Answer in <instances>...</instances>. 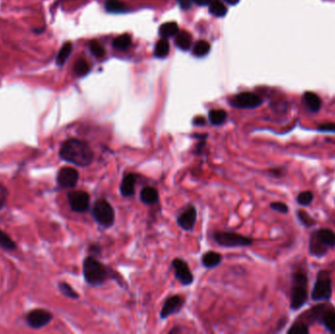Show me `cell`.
I'll list each match as a JSON object with an SVG mask.
<instances>
[{
	"label": "cell",
	"instance_id": "6da1fadb",
	"mask_svg": "<svg viewBox=\"0 0 335 334\" xmlns=\"http://www.w3.org/2000/svg\"><path fill=\"white\" fill-rule=\"evenodd\" d=\"M59 154L62 160L81 168L88 167L94 159V152L90 145L84 140L76 139H70L63 142Z\"/></svg>",
	"mask_w": 335,
	"mask_h": 334
},
{
	"label": "cell",
	"instance_id": "7a4b0ae2",
	"mask_svg": "<svg viewBox=\"0 0 335 334\" xmlns=\"http://www.w3.org/2000/svg\"><path fill=\"white\" fill-rule=\"evenodd\" d=\"M309 300V278L308 271L297 267L291 272L290 281V304L292 312L302 309Z\"/></svg>",
	"mask_w": 335,
	"mask_h": 334
},
{
	"label": "cell",
	"instance_id": "3957f363",
	"mask_svg": "<svg viewBox=\"0 0 335 334\" xmlns=\"http://www.w3.org/2000/svg\"><path fill=\"white\" fill-rule=\"evenodd\" d=\"M84 277L87 284L91 286H100L109 279H113L114 270L103 265L97 259L89 256L84 261Z\"/></svg>",
	"mask_w": 335,
	"mask_h": 334
},
{
	"label": "cell",
	"instance_id": "277c9868",
	"mask_svg": "<svg viewBox=\"0 0 335 334\" xmlns=\"http://www.w3.org/2000/svg\"><path fill=\"white\" fill-rule=\"evenodd\" d=\"M332 297V279L330 271L321 269L317 273V278L311 291V299L314 303L329 302Z\"/></svg>",
	"mask_w": 335,
	"mask_h": 334
},
{
	"label": "cell",
	"instance_id": "5b68a950",
	"mask_svg": "<svg viewBox=\"0 0 335 334\" xmlns=\"http://www.w3.org/2000/svg\"><path fill=\"white\" fill-rule=\"evenodd\" d=\"M91 215L98 225L104 228H110L115 224V210L106 199L100 198L95 201Z\"/></svg>",
	"mask_w": 335,
	"mask_h": 334
},
{
	"label": "cell",
	"instance_id": "8992f818",
	"mask_svg": "<svg viewBox=\"0 0 335 334\" xmlns=\"http://www.w3.org/2000/svg\"><path fill=\"white\" fill-rule=\"evenodd\" d=\"M213 237L216 244L223 247H248L254 242L251 237L239 234L234 231H216Z\"/></svg>",
	"mask_w": 335,
	"mask_h": 334
},
{
	"label": "cell",
	"instance_id": "52a82bcc",
	"mask_svg": "<svg viewBox=\"0 0 335 334\" xmlns=\"http://www.w3.org/2000/svg\"><path fill=\"white\" fill-rule=\"evenodd\" d=\"M68 201L71 209L76 213H85L90 206L89 194L83 190H75L68 194Z\"/></svg>",
	"mask_w": 335,
	"mask_h": 334
},
{
	"label": "cell",
	"instance_id": "ba28073f",
	"mask_svg": "<svg viewBox=\"0 0 335 334\" xmlns=\"http://www.w3.org/2000/svg\"><path fill=\"white\" fill-rule=\"evenodd\" d=\"M329 305L330 304L328 302H319L312 308L303 312L297 319L305 322L309 326L314 325V324H320L324 311L328 308Z\"/></svg>",
	"mask_w": 335,
	"mask_h": 334
},
{
	"label": "cell",
	"instance_id": "9c48e42d",
	"mask_svg": "<svg viewBox=\"0 0 335 334\" xmlns=\"http://www.w3.org/2000/svg\"><path fill=\"white\" fill-rule=\"evenodd\" d=\"M263 101L261 97L253 92H241L233 97L230 104L238 109H255L262 105Z\"/></svg>",
	"mask_w": 335,
	"mask_h": 334
},
{
	"label": "cell",
	"instance_id": "30bf717a",
	"mask_svg": "<svg viewBox=\"0 0 335 334\" xmlns=\"http://www.w3.org/2000/svg\"><path fill=\"white\" fill-rule=\"evenodd\" d=\"M172 267L174 271L175 279L179 280L183 285L188 286L193 282V280H194L193 273L191 272V270L188 267V264L184 260L180 258L173 259V262H172Z\"/></svg>",
	"mask_w": 335,
	"mask_h": 334
},
{
	"label": "cell",
	"instance_id": "8fae6325",
	"mask_svg": "<svg viewBox=\"0 0 335 334\" xmlns=\"http://www.w3.org/2000/svg\"><path fill=\"white\" fill-rule=\"evenodd\" d=\"M80 173L76 169L64 167L60 169L57 174V183L61 188H73L78 182Z\"/></svg>",
	"mask_w": 335,
	"mask_h": 334
},
{
	"label": "cell",
	"instance_id": "7c38bea8",
	"mask_svg": "<svg viewBox=\"0 0 335 334\" xmlns=\"http://www.w3.org/2000/svg\"><path fill=\"white\" fill-rule=\"evenodd\" d=\"M197 221V210L194 205H189L176 217V223L185 231H192Z\"/></svg>",
	"mask_w": 335,
	"mask_h": 334
},
{
	"label": "cell",
	"instance_id": "4fadbf2b",
	"mask_svg": "<svg viewBox=\"0 0 335 334\" xmlns=\"http://www.w3.org/2000/svg\"><path fill=\"white\" fill-rule=\"evenodd\" d=\"M52 313L46 310L38 309L29 312L27 316V323L33 328H41L47 325L52 321Z\"/></svg>",
	"mask_w": 335,
	"mask_h": 334
},
{
	"label": "cell",
	"instance_id": "5bb4252c",
	"mask_svg": "<svg viewBox=\"0 0 335 334\" xmlns=\"http://www.w3.org/2000/svg\"><path fill=\"white\" fill-rule=\"evenodd\" d=\"M183 298L179 295H174L169 297L163 305L160 317L162 320H165L175 312H180L183 307Z\"/></svg>",
	"mask_w": 335,
	"mask_h": 334
},
{
	"label": "cell",
	"instance_id": "9a60e30c",
	"mask_svg": "<svg viewBox=\"0 0 335 334\" xmlns=\"http://www.w3.org/2000/svg\"><path fill=\"white\" fill-rule=\"evenodd\" d=\"M329 248L325 246L324 243L318 238L314 233V230L311 232L309 238V253L314 258H324L327 254Z\"/></svg>",
	"mask_w": 335,
	"mask_h": 334
},
{
	"label": "cell",
	"instance_id": "2e32d148",
	"mask_svg": "<svg viewBox=\"0 0 335 334\" xmlns=\"http://www.w3.org/2000/svg\"><path fill=\"white\" fill-rule=\"evenodd\" d=\"M137 176L135 173L130 172L126 174L120 186V192L124 197H131L135 193V183Z\"/></svg>",
	"mask_w": 335,
	"mask_h": 334
},
{
	"label": "cell",
	"instance_id": "e0dca14e",
	"mask_svg": "<svg viewBox=\"0 0 335 334\" xmlns=\"http://www.w3.org/2000/svg\"><path fill=\"white\" fill-rule=\"evenodd\" d=\"M320 324L323 325L329 333L335 334V308L331 304L324 311Z\"/></svg>",
	"mask_w": 335,
	"mask_h": 334
},
{
	"label": "cell",
	"instance_id": "ac0fdd59",
	"mask_svg": "<svg viewBox=\"0 0 335 334\" xmlns=\"http://www.w3.org/2000/svg\"><path fill=\"white\" fill-rule=\"evenodd\" d=\"M222 261H223V256L215 251L206 252L201 258L203 267L208 269H215L221 265Z\"/></svg>",
	"mask_w": 335,
	"mask_h": 334
},
{
	"label": "cell",
	"instance_id": "d6986e66",
	"mask_svg": "<svg viewBox=\"0 0 335 334\" xmlns=\"http://www.w3.org/2000/svg\"><path fill=\"white\" fill-rule=\"evenodd\" d=\"M303 103L312 113H318L322 107V100L314 92L306 91L303 94Z\"/></svg>",
	"mask_w": 335,
	"mask_h": 334
},
{
	"label": "cell",
	"instance_id": "ffe728a7",
	"mask_svg": "<svg viewBox=\"0 0 335 334\" xmlns=\"http://www.w3.org/2000/svg\"><path fill=\"white\" fill-rule=\"evenodd\" d=\"M140 198L141 202L144 204H156L159 201V192L153 186H145L141 189Z\"/></svg>",
	"mask_w": 335,
	"mask_h": 334
},
{
	"label": "cell",
	"instance_id": "44dd1931",
	"mask_svg": "<svg viewBox=\"0 0 335 334\" xmlns=\"http://www.w3.org/2000/svg\"><path fill=\"white\" fill-rule=\"evenodd\" d=\"M314 233L325 246L329 249L335 248V232L332 229L323 227L314 230Z\"/></svg>",
	"mask_w": 335,
	"mask_h": 334
},
{
	"label": "cell",
	"instance_id": "7402d4cb",
	"mask_svg": "<svg viewBox=\"0 0 335 334\" xmlns=\"http://www.w3.org/2000/svg\"><path fill=\"white\" fill-rule=\"evenodd\" d=\"M296 218H297L298 222L306 228H310V227H313L317 225V221L313 219V217L302 209H299L296 211Z\"/></svg>",
	"mask_w": 335,
	"mask_h": 334
},
{
	"label": "cell",
	"instance_id": "603a6c76",
	"mask_svg": "<svg viewBox=\"0 0 335 334\" xmlns=\"http://www.w3.org/2000/svg\"><path fill=\"white\" fill-rule=\"evenodd\" d=\"M208 117L213 126H221L227 121V114L225 110H211Z\"/></svg>",
	"mask_w": 335,
	"mask_h": 334
},
{
	"label": "cell",
	"instance_id": "cb8c5ba5",
	"mask_svg": "<svg viewBox=\"0 0 335 334\" xmlns=\"http://www.w3.org/2000/svg\"><path fill=\"white\" fill-rule=\"evenodd\" d=\"M309 327L310 326L305 322L297 319L290 325L289 329L287 330V334H309L310 333Z\"/></svg>",
	"mask_w": 335,
	"mask_h": 334
},
{
	"label": "cell",
	"instance_id": "d4e9b609",
	"mask_svg": "<svg viewBox=\"0 0 335 334\" xmlns=\"http://www.w3.org/2000/svg\"><path fill=\"white\" fill-rule=\"evenodd\" d=\"M73 50V44L71 43H66L63 44L61 47L60 51L58 52V55L56 57V64L58 66H63L65 64L66 61L68 60L69 56L72 53Z\"/></svg>",
	"mask_w": 335,
	"mask_h": 334
},
{
	"label": "cell",
	"instance_id": "484cf974",
	"mask_svg": "<svg viewBox=\"0 0 335 334\" xmlns=\"http://www.w3.org/2000/svg\"><path fill=\"white\" fill-rule=\"evenodd\" d=\"M175 44L182 50H188L191 46V35L187 32H178Z\"/></svg>",
	"mask_w": 335,
	"mask_h": 334
},
{
	"label": "cell",
	"instance_id": "4316f807",
	"mask_svg": "<svg viewBox=\"0 0 335 334\" xmlns=\"http://www.w3.org/2000/svg\"><path fill=\"white\" fill-rule=\"evenodd\" d=\"M179 32V27L176 23L173 22H169V23H165L163 24L159 30V33L160 35L163 36L164 38L166 37H171L175 34H178Z\"/></svg>",
	"mask_w": 335,
	"mask_h": 334
},
{
	"label": "cell",
	"instance_id": "83f0119b",
	"mask_svg": "<svg viewBox=\"0 0 335 334\" xmlns=\"http://www.w3.org/2000/svg\"><path fill=\"white\" fill-rule=\"evenodd\" d=\"M210 13L216 17H224L227 14V7L220 0H211L209 4Z\"/></svg>",
	"mask_w": 335,
	"mask_h": 334
},
{
	"label": "cell",
	"instance_id": "f1b7e54d",
	"mask_svg": "<svg viewBox=\"0 0 335 334\" xmlns=\"http://www.w3.org/2000/svg\"><path fill=\"white\" fill-rule=\"evenodd\" d=\"M313 199H314V195H313V191L305 190L297 195L296 202H297V204L300 205L302 207H307L313 203Z\"/></svg>",
	"mask_w": 335,
	"mask_h": 334
},
{
	"label": "cell",
	"instance_id": "f546056e",
	"mask_svg": "<svg viewBox=\"0 0 335 334\" xmlns=\"http://www.w3.org/2000/svg\"><path fill=\"white\" fill-rule=\"evenodd\" d=\"M170 51V44L166 38L159 41L155 45V56L158 58L166 57Z\"/></svg>",
	"mask_w": 335,
	"mask_h": 334
},
{
	"label": "cell",
	"instance_id": "4dcf8cb0",
	"mask_svg": "<svg viewBox=\"0 0 335 334\" xmlns=\"http://www.w3.org/2000/svg\"><path fill=\"white\" fill-rule=\"evenodd\" d=\"M105 7L106 10L111 13H121L127 10L125 4L120 0H107Z\"/></svg>",
	"mask_w": 335,
	"mask_h": 334
},
{
	"label": "cell",
	"instance_id": "1f68e13d",
	"mask_svg": "<svg viewBox=\"0 0 335 334\" xmlns=\"http://www.w3.org/2000/svg\"><path fill=\"white\" fill-rule=\"evenodd\" d=\"M130 43H131V41H130V36L129 34H122L114 41L113 45L116 49L125 50L130 46Z\"/></svg>",
	"mask_w": 335,
	"mask_h": 334
},
{
	"label": "cell",
	"instance_id": "d6a6232c",
	"mask_svg": "<svg viewBox=\"0 0 335 334\" xmlns=\"http://www.w3.org/2000/svg\"><path fill=\"white\" fill-rule=\"evenodd\" d=\"M210 51V44L205 41H200L195 43L193 54L197 57H203Z\"/></svg>",
	"mask_w": 335,
	"mask_h": 334
},
{
	"label": "cell",
	"instance_id": "836d02e7",
	"mask_svg": "<svg viewBox=\"0 0 335 334\" xmlns=\"http://www.w3.org/2000/svg\"><path fill=\"white\" fill-rule=\"evenodd\" d=\"M59 290L64 296L69 297L71 299H77L78 298V294L72 288V286L70 284H68L66 282H60L59 283Z\"/></svg>",
	"mask_w": 335,
	"mask_h": 334
},
{
	"label": "cell",
	"instance_id": "e575fe53",
	"mask_svg": "<svg viewBox=\"0 0 335 334\" xmlns=\"http://www.w3.org/2000/svg\"><path fill=\"white\" fill-rule=\"evenodd\" d=\"M74 72L78 76H84V75H87V73L89 72V66L87 64V61L84 59L77 60L75 64V67H74Z\"/></svg>",
	"mask_w": 335,
	"mask_h": 334
},
{
	"label": "cell",
	"instance_id": "d590c367",
	"mask_svg": "<svg viewBox=\"0 0 335 334\" xmlns=\"http://www.w3.org/2000/svg\"><path fill=\"white\" fill-rule=\"evenodd\" d=\"M0 246L4 249H7V250L16 249L15 242L12 240L8 234L3 232L1 229H0Z\"/></svg>",
	"mask_w": 335,
	"mask_h": 334
},
{
	"label": "cell",
	"instance_id": "8d00e7d4",
	"mask_svg": "<svg viewBox=\"0 0 335 334\" xmlns=\"http://www.w3.org/2000/svg\"><path fill=\"white\" fill-rule=\"evenodd\" d=\"M270 208L272 211H275L281 214H288L289 213V207L286 203L281 202V201H275L271 202L270 204Z\"/></svg>",
	"mask_w": 335,
	"mask_h": 334
},
{
	"label": "cell",
	"instance_id": "74e56055",
	"mask_svg": "<svg viewBox=\"0 0 335 334\" xmlns=\"http://www.w3.org/2000/svg\"><path fill=\"white\" fill-rule=\"evenodd\" d=\"M287 172V169L285 167H282V166H279V167H273V168H270L268 170V173L270 174L271 178H274V179H281L283 178Z\"/></svg>",
	"mask_w": 335,
	"mask_h": 334
},
{
	"label": "cell",
	"instance_id": "f35d334b",
	"mask_svg": "<svg viewBox=\"0 0 335 334\" xmlns=\"http://www.w3.org/2000/svg\"><path fill=\"white\" fill-rule=\"evenodd\" d=\"M89 47H90V50H91V52H92V54H93L94 56H96V57H101V56L104 55V52H105L104 47H103V45L99 43V42H97V41H92V42L90 43V44H89Z\"/></svg>",
	"mask_w": 335,
	"mask_h": 334
},
{
	"label": "cell",
	"instance_id": "ab89813d",
	"mask_svg": "<svg viewBox=\"0 0 335 334\" xmlns=\"http://www.w3.org/2000/svg\"><path fill=\"white\" fill-rule=\"evenodd\" d=\"M317 130L320 132H331L335 133V123H325L319 125L317 127Z\"/></svg>",
	"mask_w": 335,
	"mask_h": 334
},
{
	"label": "cell",
	"instance_id": "60d3db41",
	"mask_svg": "<svg viewBox=\"0 0 335 334\" xmlns=\"http://www.w3.org/2000/svg\"><path fill=\"white\" fill-rule=\"evenodd\" d=\"M6 199H7V190L4 186L0 184V209L6 203Z\"/></svg>",
	"mask_w": 335,
	"mask_h": 334
},
{
	"label": "cell",
	"instance_id": "b9f144b4",
	"mask_svg": "<svg viewBox=\"0 0 335 334\" xmlns=\"http://www.w3.org/2000/svg\"><path fill=\"white\" fill-rule=\"evenodd\" d=\"M176 1L179 2L181 8L184 9V10H186V9L190 8L191 2H192V0H176Z\"/></svg>",
	"mask_w": 335,
	"mask_h": 334
},
{
	"label": "cell",
	"instance_id": "7bdbcfd3",
	"mask_svg": "<svg viewBox=\"0 0 335 334\" xmlns=\"http://www.w3.org/2000/svg\"><path fill=\"white\" fill-rule=\"evenodd\" d=\"M286 324H287V318H286V317L281 318V320L279 321L278 324H277V329H275V331H281V330H282V329L284 328V326H285Z\"/></svg>",
	"mask_w": 335,
	"mask_h": 334
},
{
	"label": "cell",
	"instance_id": "ee69618b",
	"mask_svg": "<svg viewBox=\"0 0 335 334\" xmlns=\"http://www.w3.org/2000/svg\"><path fill=\"white\" fill-rule=\"evenodd\" d=\"M206 120L204 117H196V118L193 120V125H194V126H197V127L204 126Z\"/></svg>",
	"mask_w": 335,
	"mask_h": 334
},
{
	"label": "cell",
	"instance_id": "f6af8a7d",
	"mask_svg": "<svg viewBox=\"0 0 335 334\" xmlns=\"http://www.w3.org/2000/svg\"><path fill=\"white\" fill-rule=\"evenodd\" d=\"M194 3H196L197 5H200V6H205V5H209L211 0H192Z\"/></svg>",
	"mask_w": 335,
	"mask_h": 334
},
{
	"label": "cell",
	"instance_id": "bcb514c9",
	"mask_svg": "<svg viewBox=\"0 0 335 334\" xmlns=\"http://www.w3.org/2000/svg\"><path fill=\"white\" fill-rule=\"evenodd\" d=\"M225 1L227 2L228 4H230V5H235L239 2V0H225Z\"/></svg>",
	"mask_w": 335,
	"mask_h": 334
}]
</instances>
